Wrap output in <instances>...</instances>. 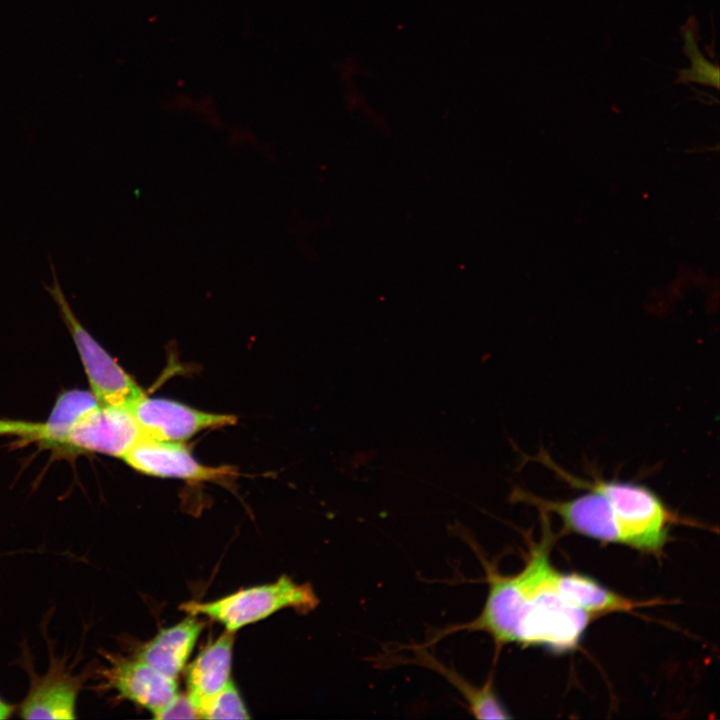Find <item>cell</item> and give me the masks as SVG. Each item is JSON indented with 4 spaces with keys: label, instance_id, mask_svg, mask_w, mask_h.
<instances>
[{
    "label": "cell",
    "instance_id": "obj_11",
    "mask_svg": "<svg viewBox=\"0 0 720 720\" xmlns=\"http://www.w3.org/2000/svg\"><path fill=\"white\" fill-rule=\"evenodd\" d=\"M80 687V677L73 676L56 660L43 676L32 679L30 690L19 708L20 717L74 719Z\"/></svg>",
    "mask_w": 720,
    "mask_h": 720
},
{
    "label": "cell",
    "instance_id": "obj_1",
    "mask_svg": "<svg viewBox=\"0 0 720 720\" xmlns=\"http://www.w3.org/2000/svg\"><path fill=\"white\" fill-rule=\"evenodd\" d=\"M543 528L541 540L531 545L523 569L501 575L494 582L489 610L501 643L562 654L578 647L594 617L557 591L555 567L550 561L552 536L548 525L544 523Z\"/></svg>",
    "mask_w": 720,
    "mask_h": 720
},
{
    "label": "cell",
    "instance_id": "obj_3",
    "mask_svg": "<svg viewBox=\"0 0 720 720\" xmlns=\"http://www.w3.org/2000/svg\"><path fill=\"white\" fill-rule=\"evenodd\" d=\"M318 603L311 585L298 584L282 576L275 582L241 589L210 602L188 601L180 608L189 615H205L234 633L279 610L293 608L305 613Z\"/></svg>",
    "mask_w": 720,
    "mask_h": 720
},
{
    "label": "cell",
    "instance_id": "obj_17",
    "mask_svg": "<svg viewBox=\"0 0 720 720\" xmlns=\"http://www.w3.org/2000/svg\"><path fill=\"white\" fill-rule=\"evenodd\" d=\"M155 719H199L196 708L186 694L178 693L163 709L153 716Z\"/></svg>",
    "mask_w": 720,
    "mask_h": 720
},
{
    "label": "cell",
    "instance_id": "obj_12",
    "mask_svg": "<svg viewBox=\"0 0 720 720\" xmlns=\"http://www.w3.org/2000/svg\"><path fill=\"white\" fill-rule=\"evenodd\" d=\"M204 623L195 615L161 630L138 652L137 658L161 673L177 678L184 669Z\"/></svg>",
    "mask_w": 720,
    "mask_h": 720
},
{
    "label": "cell",
    "instance_id": "obj_15",
    "mask_svg": "<svg viewBox=\"0 0 720 720\" xmlns=\"http://www.w3.org/2000/svg\"><path fill=\"white\" fill-rule=\"evenodd\" d=\"M415 653L417 662L442 674L465 699L466 706L471 714L478 719H509L511 715L499 699L493 687L491 677L482 685L475 686L467 682L453 669L439 662L424 648L417 646Z\"/></svg>",
    "mask_w": 720,
    "mask_h": 720
},
{
    "label": "cell",
    "instance_id": "obj_8",
    "mask_svg": "<svg viewBox=\"0 0 720 720\" xmlns=\"http://www.w3.org/2000/svg\"><path fill=\"white\" fill-rule=\"evenodd\" d=\"M136 471L156 477L188 481H224L236 475L232 466L199 463L181 442L141 437L122 458Z\"/></svg>",
    "mask_w": 720,
    "mask_h": 720
},
{
    "label": "cell",
    "instance_id": "obj_6",
    "mask_svg": "<svg viewBox=\"0 0 720 720\" xmlns=\"http://www.w3.org/2000/svg\"><path fill=\"white\" fill-rule=\"evenodd\" d=\"M142 437L159 441L182 442L210 428L236 423V417L191 408L177 401L151 398L143 394L129 407Z\"/></svg>",
    "mask_w": 720,
    "mask_h": 720
},
{
    "label": "cell",
    "instance_id": "obj_18",
    "mask_svg": "<svg viewBox=\"0 0 720 720\" xmlns=\"http://www.w3.org/2000/svg\"><path fill=\"white\" fill-rule=\"evenodd\" d=\"M13 713V706L0 697V719L10 718Z\"/></svg>",
    "mask_w": 720,
    "mask_h": 720
},
{
    "label": "cell",
    "instance_id": "obj_16",
    "mask_svg": "<svg viewBox=\"0 0 720 720\" xmlns=\"http://www.w3.org/2000/svg\"><path fill=\"white\" fill-rule=\"evenodd\" d=\"M199 719H247L248 710L231 680L222 690L203 701L198 707Z\"/></svg>",
    "mask_w": 720,
    "mask_h": 720
},
{
    "label": "cell",
    "instance_id": "obj_7",
    "mask_svg": "<svg viewBox=\"0 0 720 720\" xmlns=\"http://www.w3.org/2000/svg\"><path fill=\"white\" fill-rule=\"evenodd\" d=\"M141 437L128 408L98 404L73 425L64 454L101 453L123 458Z\"/></svg>",
    "mask_w": 720,
    "mask_h": 720
},
{
    "label": "cell",
    "instance_id": "obj_2",
    "mask_svg": "<svg viewBox=\"0 0 720 720\" xmlns=\"http://www.w3.org/2000/svg\"><path fill=\"white\" fill-rule=\"evenodd\" d=\"M536 460L572 487L602 494L633 536L635 549L640 552L661 554L669 539L670 528L683 522L655 492L642 484L608 480L598 474H592L589 479L575 476L559 467L544 451L536 456Z\"/></svg>",
    "mask_w": 720,
    "mask_h": 720
},
{
    "label": "cell",
    "instance_id": "obj_14",
    "mask_svg": "<svg viewBox=\"0 0 720 720\" xmlns=\"http://www.w3.org/2000/svg\"><path fill=\"white\" fill-rule=\"evenodd\" d=\"M553 578L556 589L564 600L594 618L609 613L630 612L651 604L625 597L594 578L578 572H560L555 568Z\"/></svg>",
    "mask_w": 720,
    "mask_h": 720
},
{
    "label": "cell",
    "instance_id": "obj_4",
    "mask_svg": "<svg viewBox=\"0 0 720 720\" xmlns=\"http://www.w3.org/2000/svg\"><path fill=\"white\" fill-rule=\"evenodd\" d=\"M52 284L45 290L57 304L60 315L74 341L88 378L90 391L99 404L128 408L144 392L135 380L86 330L71 309L49 257Z\"/></svg>",
    "mask_w": 720,
    "mask_h": 720
},
{
    "label": "cell",
    "instance_id": "obj_10",
    "mask_svg": "<svg viewBox=\"0 0 720 720\" xmlns=\"http://www.w3.org/2000/svg\"><path fill=\"white\" fill-rule=\"evenodd\" d=\"M98 404L91 391H65L59 395L45 421L0 419V435L15 436L23 444L37 443L40 447L64 454L65 441L73 425Z\"/></svg>",
    "mask_w": 720,
    "mask_h": 720
},
{
    "label": "cell",
    "instance_id": "obj_9",
    "mask_svg": "<svg viewBox=\"0 0 720 720\" xmlns=\"http://www.w3.org/2000/svg\"><path fill=\"white\" fill-rule=\"evenodd\" d=\"M103 686L114 690L121 699L147 709L154 716L179 692L175 678L169 677L139 658L111 659L103 670Z\"/></svg>",
    "mask_w": 720,
    "mask_h": 720
},
{
    "label": "cell",
    "instance_id": "obj_13",
    "mask_svg": "<svg viewBox=\"0 0 720 720\" xmlns=\"http://www.w3.org/2000/svg\"><path fill=\"white\" fill-rule=\"evenodd\" d=\"M233 644L234 633L226 631L205 647L189 665L186 674L187 695L196 710L203 701L231 681Z\"/></svg>",
    "mask_w": 720,
    "mask_h": 720
},
{
    "label": "cell",
    "instance_id": "obj_5",
    "mask_svg": "<svg viewBox=\"0 0 720 720\" xmlns=\"http://www.w3.org/2000/svg\"><path fill=\"white\" fill-rule=\"evenodd\" d=\"M585 491L584 494L568 500L544 499L522 491H519L518 497L535 505L540 512L558 516L563 530L567 533L635 549L633 536L618 518L609 501L596 491Z\"/></svg>",
    "mask_w": 720,
    "mask_h": 720
}]
</instances>
